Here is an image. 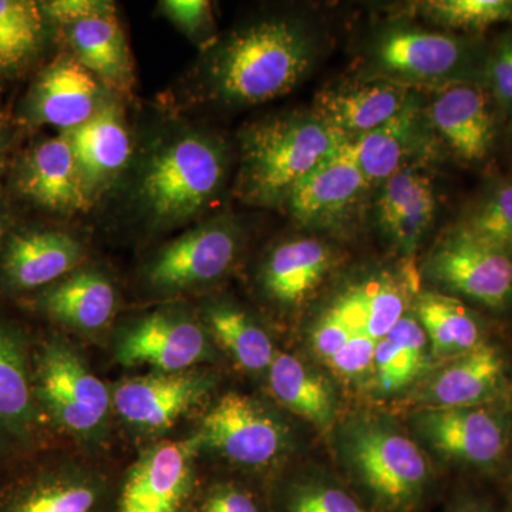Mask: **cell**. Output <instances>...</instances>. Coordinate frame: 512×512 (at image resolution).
Returning <instances> with one entry per match:
<instances>
[{
  "label": "cell",
  "mask_w": 512,
  "mask_h": 512,
  "mask_svg": "<svg viewBox=\"0 0 512 512\" xmlns=\"http://www.w3.org/2000/svg\"><path fill=\"white\" fill-rule=\"evenodd\" d=\"M42 15L63 26L80 20L116 15L113 3L104 0H52L39 6Z\"/></svg>",
  "instance_id": "40"
},
{
  "label": "cell",
  "mask_w": 512,
  "mask_h": 512,
  "mask_svg": "<svg viewBox=\"0 0 512 512\" xmlns=\"http://www.w3.org/2000/svg\"><path fill=\"white\" fill-rule=\"evenodd\" d=\"M335 265V252L318 238L282 242L266 256L261 284L269 299L295 308L319 288Z\"/></svg>",
  "instance_id": "28"
},
{
  "label": "cell",
  "mask_w": 512,
  "mask_h": 512,
  "mask_svg": "<svg viewBox=\"0 0 512 512\" xmlns=\"http://www.w3.org/2000/svg\"><path fill=\"white\" fill-rule=\"evenodd\" d=\"M72 147L74 160L89 200H99L123 174L130 161L131 137L117 101L106 99L83 126L63 133Z\"/></svg>",
  "instance_id": "22"
},
{
  "label": "cell",
  "mask_w": 512,
  "mask_h": 512,
  "mask_svg": "<svg viewBox=\"0 0 512 512\" xmlns=\"http://www.w3.org/2000/svg\"><path fill=\"white\" fill-rule=\"evenodd\" d=\"M42 37L23 35L0 26V70H10L28 62Z\"/></svg>",
  "instance_id": "42"
},
{
  "label": "cell",
  "mask_w": 512,
  "mask_h": 512,
  "mask_svg": "<svg viewBox=\"0 0 512 512\" xmlns=\"http://www.w3.org/2000/svg\"><path fill=\"white\" fill-rule=\"evenodd\" d=\"M64 29L74 59L103 86L130 96L134 84L133 63L117 16L80 20Z\"/></svg>",
  "instance_id": "29"
},
{
  "label": "cell",
  "mask_w": 512,
  "mask_h": 512,
  "mask_svg": "<svg viewBox=\"0 0 512 512\" xmlns=\"http://www.w3.org/2000/svg\"><path fill=\"white\" fill-rule=\"evenodd\" d=\"M158 9L191 42L204 49L214 46V19L207 0H164Z\"/></svg>",
  "instance_id": "37"
},
{
  "label": "cell",
  "mask_w": 512,
  "mask_h": 512,
  "mask_svg": "<svg viewBox=\"0 0 512 512\" xmlns=\"http://www.w3.org/2000/svg\"><path fill=\"white\" fill-rule=\"evenodd\" d=\"M504 372L501 353L483 343L424 377L414 392V404L417 409L483 406L503 386Z\"/></svg>",
  "instance_id": "24"
},
{
  "label": "cell",
  "mask_w": 512,
  "mask_h": 512,
  "mask_svg": "<svg viewBox=\"0 0 512 512\" xmlns=\"http://www.w3.org/2000/svg\"><path fill=\"white\" fill-rule=\"evenodd\" d=\"M6 232V218L0 214V244H2L3 237H5Z\"/></svg>",
  "instance_id": "44"
},
{
  "label": "cell",
  "mask_w": 512,
  "mask_h": 512,
  "mask_svg": "<svg viewBox=\"0 0 512 512\" xmlns=\"http://www.w3.org/2000/svg\"><path fill=\"white\" fill-rule=\"evenodd\" d=\"M346 141L313 110L248 124L239 134V200L252 207H285L303 178Z\"/></svg>",
  "instance_id": "4"
},
{
  "label": "cell",
  "mask_w": 512,
  "mask_h": 512,
  "mask_svg": "<svg viewBox=\"0 0 512 512\" xmlns=\"http://www.w3.org/2000/svg\"><path fill=\"white\" fill-rule=\"evenodd\" d=\"M419 282L413 262L353 276L312 320L308 330L312 352L343 383L369 394L376 350L413 308Z\"/></svg>",
  "instance_id": "1"
},
{
  "label": "cell",
  "mask_w": 512,
  "mask_h": 512,
  "mask_svg": "<svg viewBox=\"0 0 512 512\" xmlns=\"http://www.w3.org/2000/svg\"><path fill=\"white\" fill-rule=\"evenodd\" d=\"M345 483L373 512H419L433 488V470L419 444L380 414H350L335 430Z\"/></svg>",
  "instance_id": "3"
},
{
  "label": "cell",
  "mask_w": 512,
  "mask_h": 512,
  "mask_svg": "<svg viewBox=\"0 0 512 512\" xmlns=\"http://www.w3.org/2000/svg\"><path fill=\"white\" fill-rule=\"evenodd\" d=\"M200 433L146 448L116 487L113 512H190L197 500Z\"/></svg>",
  "instance_id": "11"
},
{
  "label": "cell",
  "mask_w": 512,
  "mask_h": 512,
  "mask_svg": "<svg viewBox=\"0 0 512 512\" xmlns=\"http://www.w3.org/2000/svg\"><path fill=\"white\" fill-rule=\"evenodd\" d=\"M268 504L271 512H373L345 481L322 468H306L279 481Z\"/></svg>",
  "instance_id": "34"
},
{
  "label": "cell",
  "mask_w": 512,
  "mask_h": 512,
  "mask_svg": "<svg viewBox=\"0 0 512 512\" xmlns=\"http://www.w3.org/2000/svg\"><path fill=\"white\" fill-rule=\"evenodd\" d=\"M372 188L346 141L298 184L285 207L306 229L342 227Z\"/></svg>",
  "instance_id": "15"
},
{
  "label": "cell",
  "mask_w": 512,
  "mask_h": 512,
  "mask_svg": "<svg viewBox=\"0 0 512 512\" xmlns=\"http://www.w3.org/2000/svg\"><path fill=\"white\" fill-rule=\"evenodd\" d=\"M268 382L279 403L313 426L329 429L335 423L338 397L332 383L299 357L276 353Z\"/></svg>",
  "instance_id": "32"
},
{
  "label": "cell",
  "mask_w": 512,
  "mask_h": 512,
  "mask_svg": "<svg viewBox=\"0 0 512 512\" xmlns=\"http://www.w3.org/2000/svg\"><path fill=\"white\" fill-rule=\"evenodd\" d=\"M436 187L429 175L409 167L380 184L375 220L383 237L406 262H413L437 215Z\"/></svg>",
  "instance_id": "20"
},
{
  "label": "cell",
  "mask_w": 512,
  "mask_h": 512,
  "mask_svg": "<svg viewBox=\"0 0 512 512\" xmlns=\"http://www.w3.org/2000/svg\"><path fill=\"white\" fill-rule=\"evenodd\" d=\"M456 225L512 256V178H487L467 202Z\"/></svg>",
  "instance_id": "35"
},
{
  "label": "cell",
  "mask_w": 512,
  "mask_h": 512,
  "mask_svg": "<svg viewBox=\"0 0 512 512\" xmlns=\"http://www.w3.org/2000/svg\"><path fill=\"white\" fill-rule=\"evenodd\" d=\"M204 446L244 467H266L285 456L291 433L278 414L249 394L228 392L202 420Z\"/></svg>",
  "instance_id": "12"
},
{
  "label": "cell",
  "mask_w": 512,
  "mask_h": 512,
  "mask_svg": "<svg viewBox=\"0 0 512 512\" xmlns=\"http://www.w3.org/2000/svg\"><path fill=\"white\" fill-rule=\"evenodd\" d=\"M83 258L82 242L67 232H18L6 239L3 248V278L18 291L47 288L76 271Z\"/></svg>",
  "instance_id": "25"
},
{
  "label": "cell",
  "mask_w": 512,
  "mask_h": 512,
  "mask_svg": "<svg viewBox=\"0 0 512 512\" xmlns=\"http://www.w3.org/2000/svg\"><path fill=\"white\" fill-rule=\"evenodd\" d=\"M42 414L28 339L19 326L0 318V457L18 456L35 444Z\"/></svg>",
  "instance_id": "17"
},
{
  "label": "cell",
  "mask_w": 512,
  "mask_h": 512,
  "mask_svg": "<svg viewBox=\"0 0 512 512\" xmlns=\"http://www.w3.org/2000/svg\"><path fill=\"white\" fill-rule=\"evenodd\" d=\"M417 9L436 25L467 33L512 25V0H430Z\"/></svg>",
  "instance_id": "36"
},
{
  "label": "cell",
  "mask_w": 512,
  "mask_h": 512,
  "mask_svg": "<svg viewBox=\"0 0 512 512\" xmlns=\"http://www.w3.org/2000/svg\"><path fill=\"white\" fill-rule=\"evenodd\" d=\"M413 311L426 333L434 360L447 362L484 343L480 318L454 296L420 289Z\"/></svg>",
  "instance_id": "31"
},
{
  "label": "cell",
  "mask_w": 512,
  "mask_h": 512,
  "mask_svg": "<svg viewBox=\"0 0 512 512\" xmlns=\"http://www.w3.org/2000/svg\"><path fill=\"white\" fill-rule=\"evenodd\" d=\"M190 512H271L269 504L259 501L258 495L235 481L210 485L198 494Z\"/></svg>",
  "instance_id": "39"
},
{
  "label": "cell",
  "mask_w": 512,
  "mask_h": 512,
  "mask_svg": "<svg viewBox=\"0 0 512 512\" xmlns=\"http://www.w3.org/2000/svg\"><path fill=\"white\" fill-rule=\"evenodd\" d=\"M210 370L154 372L121 380L111 389L113 412L131 429L161 434L197 409L217 386Z\"/></svg>",
  "instance_id": "13"
},
{
  "label": "cell",
  "mask_w": 512,
  "mask_h": 512,
  "mask_svg": "<svg viewBox=\"0 0 512 512\" xmlns=\"http://www.w3.org/2000/svg\"><path fill=\"white\" fill-rule=\"evenodd\" d=\"M202 323L212 342L224 349L242 369L265 372L275 359L274 343L247 311L228 301H212L202 309Z\"/></svg>",
  "instance_id": "33"
},
{
  "label": "cell",
  "mask_w": 512,
  "mask_h": 512,
  "mask_svg": "<svg viewBox=\"0 0 512 512\" xmlns=\"http://www.w3.org/2000/svg\"><path fill=\"white\" fill-rule=\"evenodd\" d=\"M431 360L429 340L412 308L376 350L369 396L387 400L406 392L429 372Z\"/></svg>",
  "instance_id": "30"
},
{
  "label": "cell",
  "mask_w": 512,
  "mask_h": 512,
  "mask_svg": "<svg viewBox=\"0 0 512 512\" xmlns=\"http://www.w3.org/2000/svg\"><path fill=\"white\" fill-rule=\"evenodd\" d=\"M241 248V229L229 215L188 229L168 242L144 268L150 291L181 295L220 281L231 271Z\"/></svg>",
  "instance_id": "9"
},
{
  "label": "cell",
  "mask_w": 512,
  "mask_h": 512,
  "mask_svg": "<svg viewBox=\"0 0 512 512\" xmlns=\"http://www.w3.org/2000/svg\"><path fill=\"white\" fill-rule=\"evenodd\" d=\"M109 478L79 464L47 466L0 491V512H113Z\"/></svg>",
  "instance_id": "14"
},
{
  "label": "cell",
  "mask_w": 512,
  "mask_h": 512,
  "mask_svg": "<svg viewBox=\"0 0 512 512\" xmlns=\"http://www.w3.org/2000/svg\"><path fill=\"white\" fill-rule=\"evenodd\" d=\"M318 56V33L305 20H256L212 46L204 67L205 90L224 106L266 103L291 93Z\"/></svg>",
  "instance_id": "2"
},
{
  "label": "cell",
  "mask_w": 512,
  "mask_h": 512,
  "mask_svg": "<svg viewBox=\"0 0 512 512\" xmlns=\"http://www.w3.org/2000/svg\"><path fill=\"white\" fill-rule=\"evenodd\" d=\"M224 144L210 134L183 131L161 141L141 165L137 202L154 228H174L198 217L227 178Z\"/></svg>",
  "instance_id": "5"
},
{
  "label": "cell",
  "mask_w": 512,
  "mask_h": 512,
  "mask_svg": "<svg viewBox=\"0 0 512 512\" xmlns=\"http://www.w3.org/2000/svg\"><path fill=\"white\" fill-rule=\"evenodd\" d=\"M490 47L478 37L394 23L377 30L366 47L365 77L403 86L478 83L487 87Z\"/></svg>",
  "instance_id": "6"
},
{
  "label": "cell",
  "mask_w": 512,
  "mask_h": 512,
  "mask_svg": "<svg viewBox=\"0 0 512 512\" xmlns=\"http://www.w3.org/2000/svg\"><path fill=\"white\" fill-rule=\"evenodd\" d=\"M447 512H493L488 505L481 503V501L474 500L470 497L457 498L456 501L451 503Z\"/></svg>",
  "instance_id": "43"
},
{
  "label": "cell",
  "mask_w": 512,
  "mask_h": 512,
  "mask_svg": "<svg viewBox=\"0 0 512 512\" xmlns=\"http://www.w3.org/2000/svg\"><path fill=\"white\" fill-rule=\"evenodd\" d=\"M508 137H510V143L512 144V114L510 117V124H508Z\"/></svg>",
  "instance_id": "45"
},
{
  "label": "cell",
  "mask_w": 512,
  "mask_h": 512,
  "mask_svg": "<svg viewBox=\"0 0 512 512\" xmlns=\"http://www.w3.org/2000/svg\"><path fill=\"white\" fill-rule=\"evenodd\" d=\"M0 26L23 35L42 37V10L32 2L0 0Z\"/></svg>",
  "instance_id": "41"
},
{
  "label": "cell",
  "mask_w": 512,
  "mask_h": 512,
  "mask_svg": "<svg viewBox=\"0 0 512 512\" xmlns=\"http://www.w3.org/2000/svg\"><path fill=\"white\" fill-rule=\"evenodd\" d=\"M491 103L484 84L451 83L437 87L424 111L437 138L454 156L480 163L490 156L497 137V111Z\"/></svg>",
  "instance_id": "18"
},
{
  "label": "cell",
  "mask_w": 512,
  "mask_h": 512,
  "mask_svg": "<svg viewBox=\"0 0 512 512\" xmlns=\"http://www.w3.org/2000/svg\"><path fill=\"white\" fill-rule=\"evenodd\" d=\"M437 140L419 97L414 96L393 119L349 141L360 170L373 187L434 154Z\"/></svg>",
  "instance_id": "19"
},
{
  "label": "cell",
  "mask_w": 512,
  "mask_h": 512,
  "mask_svg": "<svg viewBox=\"0 0 512 512\" xmlns=\"http://www.w3.org/2000/svg\"><path fill=\"white\" fill-rule=\"evenodd\" d=\"M103 84L79 60L64 56L47 66L29 94L33 121L60 128L63 133L87 123L106 97Z\"/></svg>",
  "instance_id": "23"
},
{
  "label": "cell",
  "mask_w": 512,
  "mask_h": 512,
  "mask_svg": "<svg viewBox=\"0 0 512 512\" xmlns=\"http://www.w3.org/2000/svg\"><path fill=\"white\" fill-rule=\"evenodd\" d=\"M413 429L441 457L471 467H488L507 447L503 420L483 406L417 409Z\"/></svg>",
  "instance_id": "16"
},
{
  "label": "cell",
  "mask_w": 512,
  "mask_h": 512,
  "mask_svg": "<svg viewBox=\"0 0 512 512\" xmlns=\"http://www.w3.org/2000/svg\"><path fill=\"white\" fill-rule=\"evenodd\" d=\"M19 190L39 207L56 214H79L93 205L63 133L40 141L26 156L20 167Z\"/></svg>",
  "instance_id": "26"
},
{
  "label": "cell",
  "mask_w": 512,
  "mask_h": 512,
  "mask_svg": "<svg viewBox=\"0 0 512 512\" xmlns=\"http://www.w3.org/2000/svg\"><path fill=\"white\" fill-rule=\"evenodd\" d=\"M0 156H2V144H0Z\"/></svg>",
  "instance_id": "46"
},
{
  "label": "cell",
  "mask_w": 512,
  "mask_h": 512,
  "mask_svg": "<svg viewBox=\"0 0 512 512\" xmlns=\"http://www.w3.org/2000/svg\"><path fill=\"white\" fill-rule=\"evenodd\" d=\"M511 500H512V494H511Z\"/></svg>",
  "instance_id": "47"
},
{
  "label": "cell",
  "mask_w": 512,
  "mask_h": 512,
  "mask_svg": "<svg viewBox=\"0 0 512 512\" xmlns=\"http://www.w3.org/2000/svg\"><path fill=\"white\" fill-rule=\"evenodd\" d=\"M414 89L390 80L359 77L325 87L313 111L346 140L382 126L413 100Z\"/></svg>",
  "instance_id": "21"
},
{
  "label": "cell",
  "mask_w": 512,
  "mask_h": 512,
  "mask_svg": "<svg viewBox=\"0 0 512 512\" xmlns=\"http://www.w3.org/2000/svg\"><path fill=\"white\" fill-rule=\"evenodd\" d=\"M33 383L42 413L86 446H96L109 433L111 390L94 375L86 357L69 340L53 336L33 360Z\"/></svg>",
  "instance_id": "7"
},
{
  "label": "cell",
  "mask_w": 512,
  "mask_h": 512,
  "mask_svg": "<svg viewBox=\"0 0 512 512\" xmlns=\"http://www.w3.org/2000/svg\"><path fill=\"white\" fill-rule=\"evenodd\" d=\"M423 275L439 292L490 311L512 305V256L454 225L436 242Z\"/></svg>",
  "instance_id": "8"
},
{
  "label": "cell",
  "mask_w": 512,
  "mask_h": 512,
  "mask_svg": "<svg viewBox=\"0 0 512 512\" xmlns=\"http://www.w3.org/2000/svg\"><path fill=\"white\" fill-rule=\"evenodd\" d=\"M113 349L121 366H147L160 373L197 369L214 357L202 320L180 308H160L128 320Z\"/></svg>",
  "instance_id": "10"
},
{
  "label": "cell",
  "mask_w": 512,
  "mask_h": 512,
  "mask_svg": "<svg viewBox=\"0 0 512 512\" xmlns=\"http://www.w3.org/2000/svg\"><path fill=\"white\" fill-rule=\"evenodd\" d=\"M487 89L497 116L510 120L512 114V30L505 32L490 47Z\"/></svg>",
  "instance_id": "38"
},
{
  "label": "cell",
  "mask_w": 512,
  "mask_h": 512,
  "mask_svg": "<svg viewBox=\"0 0 512 512\" xmlns=\"http://www.w3.org/2000/svg\"><path fill=\"white\" fill-rule=\"evenodd\" d=\"M36 302L47 318L60 325L76 332L94 333L113 320L119 295L106 272L86 266L47 286Z\"/></svg>",
  "instance_id": "27"
}]
</instances>
